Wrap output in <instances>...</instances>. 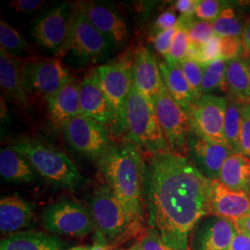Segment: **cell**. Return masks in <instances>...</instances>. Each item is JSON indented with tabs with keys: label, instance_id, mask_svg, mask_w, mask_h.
<instances>
[{
	"label": "cell",
	"instance_id": "7c38bea8",
	"mask_svg": "<svg viewBox=\"0 0 250 250\" xmlns=\"http://www.w3.org/2000/svg\"><path fill=\"white\" fill-rule=\"evenodd\" d=\"M72 14V3L63 2L53 6L35 21L32 36L39 45L59 53L69 35Z\"/></svg>",
	"mask_w": 250,
	"mask_h": 250
},
{
	"label": "cell",
	"instance_id": "ffe728a7",
	"mask_svg": "<svg viewBox=\"0 0 250 250\" xmlns=\"http://www.w3.org/2000/svg\"><path fill=\"white\" fill-rule=\"evenodd\" d=\"M81 82L72 77L55 95L45 99L49 118L54 125L63 128L81 114Z\"/></svg>",
	"mask_w": 250,
	"mask_h": 250
},
{
	"label": "cell",
	"instance_id": "9c48e42d",
	"mask_svg": "<svg viewBox=\"0 0 250 250\" xmlns=\"http://www.w3.org/2000/svg\"><path fill=\"white\" fill-rule=\"evenodd\" d=\"M63 130L72 149L91 160L99 161L112 146L105 126L89 117H74Z\"/></svg>",
	"mask_w": 250,
	"mask_h": 250
},
{
	"label": "cell",
	"instance_id": "52a82bcc",
	"mask_svg": "<svg viewBox=\"0 0 250 250\" xmlns=\"http://www.w3.org/2000/svg\"><path fill=\"white\" fill-rule=\"evenodd\" d=\"M153 100L170 153L187 157L188 137L193 131L190 116L171 98L164 82L161 91Z\"/></svg>",
	"mask_w": 250,
	"mask_h": 250
},
{
	"label": "cell",
	"instance_id": "2e32d148",
	"mask_svg": "<svg viewBox=\"0 0 250 250\" xmlns=\"http://www.w3.org/2000/svg\"><path fill=\"white\" fill-rule=\"evenodd\" d=\"M81 114L89 117L103 126L114 122L113 109L110 106L94 70L81 82Z\"/></svg>",
	"mask_w": 250,
	"mask_h": 250
},
{
	"label": "cell",
	"instance_id": "f1b7e54d",
	"mask_svg": "<svg viewBox=\"0 0 250 250\" xmlns=\"http://www.w3.org/2000/svg\"><path fill=\"white\" fill-rule=\"evenodd\" d=\"M247 22L236 14L232 4L226 7L219 17L212 21L215 36L221 38L242 37Z\"/></svg>",
	"mask_w": 250,
	"mask_h": 250
},
{
	"label": "cell",
	"instance_id": "4316f807",
	"mask_svg": "<svg viewBox=\"0 0 250 250\" xmlns=\"http://www.w3.org/2000/svg\"><path fill=\"white\" fill-rule=\"evenodd\" d=\"M226 83L234 99L250 102V59L241 57L227 62Z\"/></svg>",
	"mask_w": 250,
	"mask_h": 250
},
{
	"label": "cell",
	"instance_id": "277c9868",
	"mask_svg": "<svg viewBox=\"0 0 250 250\" xmlns=\"http://www.w3.org/2000/svg\"><path fill=\"white\" fill-rule=\"evenodd\" d=\"M126 125L131 138L146 151L151 155L170 152L154 100L140 93L134 85L127 102Z\"/></svg>",
	"mask_w": 250,
	"mask_h": 250
},
{
	"label": "cell",
	"instance_id": "d6986e66",
	"mask_svg": "<svg viewBox=\"0 0 250 250\" xmlns=\"http://www.w3.org/2000/svg\"><path fill=\"white\" fill-rule=\"evenodd\" d=\"M24 61L0 49V85L4 93L22 107L29 105V88L23 73Z\"/></svg>",
	"mask_w": 250,
	"mask_h": 250
},
{
	"label": "cell",
	"instance_id": "8d00e7d4",
	"mask_svg": "<svg viewBox=\"0 0 250 250\" xmlns=\"http://www.w3.org/2000/svg\"><path fill=\"white\" fill-rule=\"evenodd\" d=\"M221 59V37L215 36L209 42L200 46V55L197 62L208 65Z\"/></svg>",
	"mask_w": 250,
	"mask_h": 250
},
{
	"label": "cell",
	"instance_id": "f546056e",
	"mask_svg": "<svg viewBox=\"0 0 250 250\" xmlns=\"http://www.w3.org/2000/svg\"><path fill=\"white\" fill-rule=\"evenodd\" d=\"M227 62L218 59L213 62L206 65L203 74L202 93L203 95H213L217 90H228L226 83Z\"/></svg>",
	"mask_w": 250,
	"mask_h": 250
},
{
	"label": "cell",
	"instance_id": "d590c367",
	"mask_svg": "<svg viewBox=\"0 0 250 250\" xmlns=\"http://www.w3.org/2000/svg\"><path fill=\"white\" fill-rule=\"evenodd\" d=\"M244 55H246V50L243 45L242 37L221 38V59L228 62L233 59L245 57Z\"/></svg>",
	"mask_w": 250,
	"mask_h": 250
},
{
	"label": "cell",
	"instance_id": "4dcf8cb0",
	"mask_svg": "<svg viewBox=\"0 0 250 250\" xmlns=\"http://www.w3.org/2000/svg\"><path fill=\"white\" fill-rule=\"evenodd\" d=\"M0 45L1 49L14 58L25 53L29 47L21 35L3 20L0 21Z\"/></svg>",
	"mask_w": 250,
	"mask_h": 250
},
{
	"label": "cell",
	"instance_id": "d6a6232c",
	"mask_svg": "<svg viewBox=\"0 0 250 250\" xmlns=\"http://www.w3.org/2000/svg\"><path fill=\"white\" fill-rule=\"evenodd\" d=\"M191 45L188 36V31L186 29L178 28V31L174 36L170 46L169 54L166 57V61L172 62H180L188 58V49Z\"/></svg>",
	"mask_w": 250,
	"mask_h": 250
},
{
	"label": "cell",
	"instance_id": "6da1fadb",
	"mask_svg": "<svg viewBox=\"0 0 250 250\" xmlns=\"http://www.w3.org/2000/svg\"><path fill=\"white\" fill-rule=\"evenodd\" d=\"M150 224L174 250H188L189 235L211 214L212 181L188 159L170 152L152 155L147 167Z\"/></svg>",
	"mask_w": 250,
	"mask_h": 250
},
{
	"label": "cell",
	"instance_id": "44dd1931",
	"mask_svg": "<svg viewBox=\"0 0 250 250\" xmlns=\"http://www.w3.org/2000/svg\"><path fill=\"white\" fill-rule=\"evenodd\" d=\"M236 232L232 221L220 217L208 220L196 232L193 250H228Z\"/></svg>",
	"mask_w": 250,
	"mask_h": 250
},
{
	"label": "cell",
	"instance_id": "1f68e13d",
	"mask_svg": "<svg viewBox=\"0 0 250 250\" xmlns=\"http://www.w3.org/2000/svg\"><path fill=\"white\" fill-rule=\"evenodd\" d=\"M179 66L184 73L186 79L193 91L196 99H198L203 96L202 83L203 74L206 65L186 59L178 62Z\"/></svg>",
	"mask_w": 250,
	"mask_h": 250
},
{
	"label": "cell",
	"instance_id": "ac0fdd59",
	"mask_svg": "<svg viewBox=\"0 0 250 250\" xmlns=\"http://www.w3.org/2000/svg\"><path fill=\"white\" fill-rule=\"evenodd\" d=\"M133 85L145 96L154 99L163 85L159 63L150 51L140 46L133 56Z\"/></svg>",
	"mask_w": 250,
	"mask_h": 250
},
{
	"label": "cell",
	"instance_id": "83f0119b",
	"mask_svg": "<svg viewBox=\"0 0 250 250\" xmlns=\"http://www.w3.org/2000/svg\"><path fill=\"white\" fill-rule=\"evenodd\" d=\"M244 103L232 99L228 101V106L224 120V138L228 146L234 153H241L240 132H241L242 111Z\"/></svg>",
	"mask_w": 250,
	"mask_h": 250
},
{
	"label": "cell",
	"instance_id": "ba28073f",
	"mask_svg": "<svg viewBox=\"0 0 250 250\" xmlns=\"http://www.w3.org/2000/svg\"><path fill=\"white\" fill-rule=\"evenodd\" d=\"M43 224L51 233L72 237H84L96 229L88 209L72 200H62L47 207L43 214Z\"/></svg>",
	"mask_w": 250,
	"mask_h": 250
},
{
	"label": "cell",
	"instance_id": "4fadbf2b",
	"mask_svg": "<svg viewBox=\"0 0 250 250\" xmlns=\"http://www.w3.org/2000/svg\"><path fill=\"white\" fill-rule=\"evenodd\" d=\"M23 73L30 93L45 99L55 95L72 78L62 59H37L24 61Z\"/></svg>",
	"mask_w": 250,
	"mask_h": 250
},
{
	"label": "cell",
	"instance_id": "74e56055",
	"mask_svg": "<svg viewBox=\"0 0 250 250\" xmlns=\"http://www.w3.org/2000/svg\"><path fill=\"white\" fill-rule=\"evenodd\" d=\"M240 147L242 154L250 159V102L244 103L243 106Z\"/></svg>",
	"mask_w": 250,
	"mask_h": 250
},
{
	"label": "cell",
	"instance_id": "484cf974",
	"mask_svg": "<svg viewBox=\"0 0 250 250\" xmlns=\"http://www.w3.org/2000/svg\"><path fill=\"white\" fill-rule=\"evenodd\" d=\"M219 182L234 191L250 196V159L242 153H233L221 170Z\"/></svg>",
	"mask_w": 250,
	"mask_h": 250
},
{
	"label": "cell",
	"instance_id": "30bf717a",
	"mask_svg": "<svg viewBox=\"0 0 250 250\" xmlns=\"http://www.w3.org/2000/svg\"><path fill=\"white\" fill-rule=\"evenodd\" d=\"M90 213L99 234L104 240H113L130 225L124 207L107 186L98 188L90 201Z\"/></svg>",
	"mask_w": 250,
	"mask_h": 250
},
{
	"label": "cell",
	"instance_id": "836d02e7",
	"mask_svg": "<svg viewBox=\"0 0 250 250\" xmlns=\"http://www.w3.org/2000/svg\"><path fill=\"white\" fill-rule=\"evenodd\" d=\"M227 1H218V0H202L197 4L195 15L200 21L212 22L219 15L222 13L226 7L230 6Z\"/></svg>",
	"mask_w": 250,
	"mask_h": 250
},
{
	"label": "cell",
	"instance_id": "7dc6e473",
	"mask_svg": "<svg viewBox=\"0 0 250 250\" xmlns=\"http://www.w3.org/2000/svg\"><path fill=\"white\" fill-rule=\"evenodd\" d=\"M88 250H110L108 248H107V246H106L103 242H98V243H96L93 247H91L88 249Z\"/></svg>",
	"mask_w": 250,
	"mask_h": 250
},
{
	"label": "cell",
	"instance_id": "d4e9b609",
	"mask_svg": "<svg viewBox=\"0 0 250 250\" xmlns=\"http://www.w3.org/2000/svg\"><path fill=\"white\" fill-rule=\"evenodd\" d=\"M0 174L10 183L31 184L37 179L36 170L26 158L11 147L0 151Z\"/></svg>",
	"mask_w": 250,
	"mask_h": 250
},
{
	"label": "cell",
	"instance_id": "3957f363",
	"mask_svg": "<svg viewBox=\"0 0 250 250\" xmlns=\"http://www.w3.org/2000/svg\"><path fill=\"white\" fill-rule=\"evenodd\" d=\"M10 147L24 156L36 172L53 187L76 189L86 182L71 159L50 146L25 138L16 141Z\"/></svg>",
	"mask_w": 250,
	"mask_h": 250
},
{
	"label": "cell",
	"instance_id": "e575fe53",
	"mask_svg": "<svg viewBox=\"0 0 250 250\" xmlns=\"http://www.w3.org/2000/svg\"><path fill=\"white\" fill-rule=\"evenodd\" d=\"M188 31L192 45H204L215 36L212 22L209 21H195Z\"/></svg>",
	"mask_w": 250,
	"mask_h": 250
},
{
	"label": "cell",
	"instance_id": "cb8c5ba5",
	"mask_svg": "<svg viewBox=\"0 0 250 250\" xmlns=\"http://www.w3.org/2000/svg\"><path fill=\"white\" fill-rule=\"evenodd\" d=\"M67 245L45 232L21 231L1 239L0 250H65Z\"/></svg>",
	"mask_w": 250,
	"mask_h": 250
},
{
	"label": "cell",
	"instance_id": "f6af8a7d",
	"mask_svg": "<svg viewBox=\"0 0 250 250\" xmlns=\"http://www.w3.org/2000/svg\"><path fill=\"white\" fill-rule=\"evenodd\" d=\"M234 224L238 230L250 236V214L237 220L236 222H234Z\"/></svg>",
	"mask_w": 250,
	"mask_h": 250
},
{
	"label": "cell",
	"instance_id": "b9f144b4",
	"mask_svg": "<svg viewBox=\"0 0 250 250\" xmlns=\"http://www.w3.org/2000/svg\"><path fill=\"white\" fill-rule=\"evenodd\" d=\"M45 0H17L10 3V8L19 13H32L45 5Z\"/></svg>",
	"mask_w": 250,
	"mask_h": 250
},
{
	"label": "cell",
	"instance_id": "e0dca14e",
	"mask_svg": "<svg viewBox=\"0 0 250 250\" xmlns=\"http://www.w3.org/2000/svg\"><path fill=\"white\" fill-rule=\"evenodd\" d=\"M210 208L211 214L234 223L250 214V196L232 190L219 181H212Z\"/></svg>",
	"mask_w": 250,
	"mask_h": 250
},
{
	"label": "cell",
	"instance_id": "7a4b0ae2",
	"mask_svg": "<svg viewBox=\"0 0 250 250\" xmlns=\"http://www.w3.org/2000/svg\"><path fill=\"white\" fill-rule=\"evenodd\" d=\"M100 170L107 187L125 208L130 224L143 217V182L145 163L132 144L111 146L99 160Z\"/></svg>",
	"mask_w": 250,
	"mask_h": 250
},
{
	"label": "cell",
	"instance_id": "5bb4252c",
	"mask_svg": "<svg viewBox=\"0 0 250 250\" xmlns=\"http://www.w3.org/2000/svg\"><path fill=\"white\" fill-rule=\"evenodd\" d=\"M228 146L215 143L192 131L188 137V154L206 178L218 181L226 160L233 154Z\"/></svg>",
	"mask_w": 250,
	"mask_h": 250
},
{
	"label": "cell",
	"instance_id": "8fae6325",
	"mask_svg": "<svg viewBox=\"0 0 250 250\" xmlns=\"http://www.w3.org/2000/svg\"><path fill=\"white\" fill-rule=\"evenodd\" d=\"M228 101L216 95H203L197 99L189 114L193 131L209 141L227 146L224 128Z\"/></svg>",
	"mask_w": 250,
	"mask_h": 250
},
{
	"label": "cell",
	"instance_id": "7402d4cb",
	"mask_svg": "<svg viewBox=\"0 0 250 250\" xmlns=\"http://www.w3.org/2000/svg\"><path fill=\"white\" fill-rule=\"evenodd\" d=\"M34 223L32 205L19 196L2 197L0 200V231L2 234L21 232Z\"/></svg>",
	"mask_w": 250,
	"mask_h": 250
},
{
	"label": "cell",
	"instance_id": "c3c4849f",
	"mask_svg": "<svg viewBox=\"0 0 250 250\" xmlns=\"http://www.w3.org/2000/svg\"><path fill=\"white\" fill-rule=\"evenodd\" d=\"M89 247H84V246H77V247H74L72 248L71 250H88Z\"/></svg>",
	"mask_w": 250,
	"mask_h": 250
},
{
	"label": "cell",
	"instance_id": "9a60e30c",
	"mask_svg": "<svg viewBox=\"0 0 250 250\" xmlns=\"http://www.w3.org/2000/svg\"><path fill=\"white\" fill-rule=\"evenodd\" d=\"M80 8L90 22L112 44H124L128 38V30L124 18L115 9L102 2H87Z\"/></svg>",
	"mask_w": 250,
	"mask_h": 250
},
{
	"label": "cell",
	"instance_id": "8992f818",
	"mask_svg": "<svg viewBox=\"0 0 250 250\" xmlns=\"http://www.w3.org/2000/svg\"><path fill=\"white\" fill-rule=\"evenodd\" d=\"M133 61L102 65L94 69L100 87L103 90L114 113L117 131L127 130L126 109L127 102L133 86Z\"/></svg>",
	"mask_w": 250,
	"mask_h": 250
},
{
	"label": "cell",
	"instance_id": "ee69618b",
	"mask_svg": "<svg viewBox=\"0 0 250 250\" xmlns=\"http://www.w3.org/2000/svg\"><path fill=\"white\" fill-rule=\"evenodd\" d=\"M228 250H250V236L237 229Z\"/></svg>",
	"mask_w": 250,
	"mask_h": 250
},
{
	"label": "cell",
	"instance_id": "ab89813d",
	"mask_svg": "<svg viewBox=\"0 0 250 250\" xmlns=\"http://www.w3.org/2000/svg\"><path fill=\"white\" fill-rule=\"evenodd\" d=\"M131 250H174L162 241L159 234L155 232L145 236L134 246Z\"/></svg>",
	"mask_w": 250,
	"mask_h": 250
},
{
	"label": "cell",
	"instance_id": "f35d334b",
	"mask_svg": "<svg viewBox=\"0 0 250 250\" xmlns=\"http://www.w3.org/2000/svg\"><path fill=\"white\" fill-rule=\"evenodd\" d=\"M177 31L178 27L156 34L153 37V45L158 53L167 57Z\"/></svg>",
	"mask_w": 250,
	"mask_h": 250
},
{
	"label": "cell",
	"instance_id": "603a6c76",
	"mask_svg": "<svg viewBox=\"0 0 250 250\" xmlns=\"http://www.w3.org/2000/svg\"><path fill=\"white\" fill-rule=\"evenodd\" d=\"M162 80L169 91L171 98L188 115L197 101L188 80L186 79L177 62L164 61L159 63Z\"/></svg>",
	"mask_w": 250,
	"mask_h": 250
},
{
	"label": "cell",
	"instance_id": "60d3db41",
	"mask_svg": "<svg viewBox=\"0 0 250 250\" xmlns=\"http://www.w3.org/2000/svg\"><path fill=\"white\" fill-rule=\"evenodd\" d=\"M178 20L174 11L167 10L161 13V15L157 18L153 28L154 30L157 31V34L169 29L176 28L178 26Z\"/></svg>",
	"mask_w": 250,
	"mask_h": 250
},
{
	"label": "cell",
	"instance_id": "7bdbcfd3",
	"mask_svg": "<svg viewBox=\"0 0 250 250\" xmlns=\"http://www.w3.org/2000/svg\"><path fill=\"white\" fill-rule=\"evenodd\" d=\"M199 1L197 0H178L174 2V9L180 12L182 16H193L197 9V4Z\"/></svg>",
	"mask_w": 250,
	"mask_h": 250
},
{
	"label": "cell",
	"instance_id": "bcb514c9",
	"mask_svg": "<svg viewBox=\"0 0 250 250\" xmlns=\"http://www.w3.org/2000/svg\"><path fill=\"white\" fill-rule=\"evenodd\" d=\"M242 41L243 45L246 50V55L250 56V19L247 21V25L245 28L244 34L242 36Z\"/></svg>",
	"mask_w": 250,
	"mask_h": 250
},
{
	"label": "cell",
	"instance_id": "5b68a950",
	"mask_svg": "<svg viewBox=\"0 0 250 250\" xmlns=\"http://www.w3.org/2000/svg\"><path fill=\"white\" fill-rule=\"evenodd\" d=\"M113 45L89 21L80 8L73 9L70 32L57 58L62 59L69 51L82 62L100 60Z\"/></svg>",
	"mask_w": 250,
	"mask_h": 250
}]
</instances>
